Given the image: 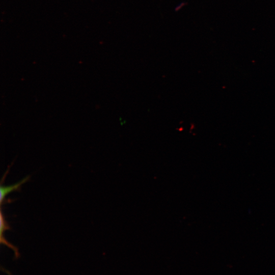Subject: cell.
Returning <instances> with one entry per match:
<instances>
[{
  "mask_svg": "<svg viewBox=\"0 0 275 275\" xmlns=\"http://www.w3.org/2000/svg\"><path fill=\"white\" fill-rule=\"evenodd\" d=\"M30 176H26L20 181L16 183V184L9 186H1V205L2 204L3 201L5 200L6 196L14 190H18L20 188L21 185L27 182L29 179Z\"/></svg>",
  "mask_w": 275,
  "mask_h": 275,
  "instance_id": "obj_1",
  "label": "cell"
}]
</instances>
